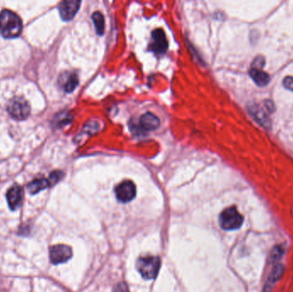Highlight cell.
<instances>
[{"instance_id": "52a82bcc", "label": "cell", "mask_w": 293, "mask_h": 292, "mask_svg": "<svg viewBox=\"0 0 293 292\" xmlns=\"http://www.w3.org/2000/svg\"><path fill=\"white\" fill-rule=\"evenodd\" d=\"M72 257L70 247L64 244H58L50 248V260L54 265L64 263Z\"/></svg>"}, {"instance_id": "5bb4252c", "label": "cell", "mask_w": 293, "mask_h": 292, "mask_svg": "<svg viewBox=\"0 0 293 292\" xmlns=\"http://www.w3.org/2000/svg\"><path fill=\"white\" fill-rule=\"evenodd\" d=\"M249 75L254 80V83L260 87H264L269 83V75L262 70L251 68L249 70Z\"/></svg>"}, {"instance_id": "44dd1931", "label": "cell", "mask_w": 293, "mask_h": 292, "mask_svg": "<svg viewBox=\"0 0 293 292\" xmlns=\"http://www.w3.org/2000/svg\"><path fill=\"white\" fill-rule=\"evenodd\" d=\"M283 84L285 88L293 91V77L291 76H286L283 81Z\"/></svg>"}, {"instance_id": "8fae6325", "label": "cell", "mask_w": 293, "mask_h": 292, "mask_svg": "<svg viewBox=\"0 0 293 292\" xmlns=\"http://www.w3.org/2000/svg\"><path fill=\"white\" fill-rule=\"evenodd\" d=\"M159 119L151 112H146L140 118L139 128L141 131H153L159 126Z\"/></svg>"}, {"instance_id": "d6986e66", "label": "cell", "mask_w": 293, "mask_h": 292, "mask_svg": "<svg viewBox=\"0 0 293 292\" xmlns=\"http://www.w3.org/2000/svg\"><path fill=\"white\" fill-rule=\"evenodd\" d=\"M99 129H100L99 124L96 123V122L93 121V120H91L90 123L88 122V123L85 124L84 130H86V132H88L89 134H94L95 132H97Z\"/></svg>"}, {"instance_id": "3957f363", "label": "cell", "mask_w": 293, "mask_h": 292, "mask_svg": "<svg viewBox=\"0 0 293 292\" xmlns=\"http://www.w3.org/2000/svg\"><path fill=\"white\" fill-rule=\"evenodd\" d=\"M218 221L223 230H234L241 227L244 218L239 213L236 207H231L222 211Z\"/></svg>"}, {"instance_id": "7c38bea8", "label": "cell", "mask_w": 293, "mask_h": 292, "mask_svg": "<svg viewBox=\"0 0 293 292\" xmlns=\"http://www.w3.org/2000/svg\"><path fill=\"white\" fill-rule=\"evenodd\" d=\"M284 271H285V266H283L282 264H275L265 284L264 292H271L275 283L280 280V278L282 277Z\"/></svg>"}, {"instance_id": "7a4b0ae2", "label": "cell", "mask_w": 293, "mask_h": 292, "mask_svg": "<svg viewBox=\"0 0 293 292\" xmlns=\"http://www.w3.org/2000/svg\"><path fill=\"white\" fill-rule=\"evenodd\" d=\"M160 267V260L157 256H143L136 261V268L141 277L146 280L156 278Z\"/></svg>"}, {"instance_id": "ba28073f", "label": "cell", "mask_w": 293, "mask_h": 292, "mask_svg": "<svg viewBox=\"0 0 293 292\" xmlns=\"http://www.w3.org/2000/svg\"><path fill=\"white\" fill-rule=\"evenodd\" d=\"M80 6L81 2L77 0H67L60 3L59 11L61 18L65 22L70 21L79 11Z\"/></svg>"}, {"instance_id": "4fadbf2b", "label": "cell", "mask_w": 293, "mask_h": 292, "mask_svg": "<svg viewBox=\"0 0 293 292\" xmlns=\"http://www.w3.org/2000/svg\"><path fill=\"white\" fill-rule=\"evenodd\" d=\"M78 82L79 80L77 74L73 72H65L59 79V83L61 84L62 88L66 93L73 92L78 85Z\"/></svg>"}, {"instance_id": "277c9868", "label": "cell", "mask_w": 293, "mask_h": 292, "mask_svg": "<svg viewBox=\"0 0 293 292\" xmlns=\"http://www.w3.org/2000/svg\"><path fill=\"white\" fill-rule=\"evenodd\" d=\"M7 111L16 120H23L30 114V106L25 99L15 97L9 102Z\"/></svg>"}, {"instance_id": "2e32d148", "label": "cell", "mask_w": 293, "mask_h": 292, "mask_svg": "<svg viewBox=\"0 0 293 292\" xmlns=\"http://www.w3.org/2000/svg\"><path fill=\"white\" fill-rule=\"evenodd\" d=\"M92 20L98 35H102L105 32V19L102 14L99 11H95L92 15Z\"/></svg>"}, {"instance_id": "9c48e42d", "label": "cell", "mask_w": 293, "mask_h": 292, "mask_svg": "<svg viewBox=\"0 0 293 292\" xmlns=\"http://www.w3.org/2000/svg\"><path fill=\"white\" fill-rule=\"evenodd\" d=\"M249 115L255 120V121L262 125L265 129H270L271 127V120L268 118L267 111L262 109L261 106L257 104H250L247 106Z\"/></svg>"}, {"instance_id": "ffe728a7", "label": "cell", "mask_w": 293, "mask_h": 292, "mask_svg": "<svg viewBox=\"0 0 293 292\" xmlns=\"http://www.w3.org/2000/svg\"><path fill=\"white\" fill-rule=\"evenodd\" d=\"M265 65L264 57L262 56H258V57L254 59V61L252 63V68L254 69H258V70H262V68Z\"/></svg>"}, {"instance_id": "6da1fadb", "label": "cell", "mask_w": 293, "mask_h": 292, "mask_svg": "<svg viewBox=\"0 0 293 292\" xmlns=\"http://www.w3.org/2000/svg\"><path fill=\"white\" fill-rule=\"evenodd\" d=\"M23 23L20 17L9 10L0 12V34L7 39H14L20 35Z\"/></svg>"}, {"instance_id": "7402d4cb", "label": "cell", "mask_w": 293, "mask_h": 292, "mask_svg": "<svg viewBox=\"0 0 293 292\" xmlns=\"http://www.w3.org/2000/svg\"><path fill=\"white\" fill-rule=\"evenodd\" d=\"M116 292H129L128 287L125 284H118L116 288Z\"/></svg>"}, {"instance_id": "9a60e30c", "label": "cell", "mask_w": 293, "mask_h": 292, "mask_svg": "<svg viewBox=\"0 0 293 292\" xmlns=\"http://www.w3.org/2000/svg\"><path fill=\"white\" fill-rule=\"evenodd\" d=\"M48 186H50L48 179H36L28 184V190L30 194H37L41 190H43V189H46Z\"/></svg>"}, {"instance_id": "30bf717a", "label": "cell", "mask_w": 293, "mask_h": 292, "mask_svg": "<svg viewBox=\"0 0 293 292\" xmlns=\"http://www.w3.org/2000/svg\"><path fill=\"white\" fill-rule=\"evenodd\" d=\"M6 197H7L8 204L10 209H17L23 201V188L19 185H14L8 190Z\"/></svg>"}, {"instance_id": "e0dca14e", "label": "cell", "mask_w": 293, "mask_h": 292, "mask_svg": "<svg viewBox=\"0 0 293 292\" xmlns=\"http://www.w3.org/2000/svg\"><path fill=\"white\" fill-rule=\"evenodd\" d=\"M283 254H284V248L280 245L275 246L270 253V261L272 263H274L282 257Z\"/></svg>"}, {"instance_id": "5b68a950", "label": "cell", "mask_w": 293, "mask_h": 292, "mask_svg": "<svg viewBox=\"0 0 293 292\" xmlns=\"http://www.w3.org/2000/svg\"><path fill=\"white\" fill-rule=\"evenodd\" d=\"M168 48V42L164 32L161 29H154L152 33L151 43L149 49L157 55L166 53Z\"/></svg>"}, {"instance_id": "8992f818", "label": "cell", "mask_w": 293, "mask_h": 292, "mask_svg": "<svg viewBox=\"0 0 293 292\" xmlns=\"http://www.w3.org/2000/svg\"><path fill=\"white\" fill-rule=\"evenodd\" d=\"M116 197L119 202L127 203L135 198L136 194V185L133 182L123 181L115 189Z\"/></svg>"}, {"instance_id": "603a6c76", "label": "cell", "mask_w": 293, "mask_h": 292, "mask_svg": "<svg viewBox=\"0 0 293 292\" xmlns=\"http://www.w3.org/2000/svg\"><path fill=\"white\" fill-rule=\"evenodd\" d=\"M265 106H266V108L267 109V111H274V107H273V103H272L271 101H266V103H265Z\"/></svg>"}, {"instance_id": "ac0fdd59", "label": "cell", "mask_w": 293, "mask_h": 292, "mask_svg": "<svg viewBox=\"0 0 293 292\" xmlns=\"http://www.w3.org/2000/svg\"><path fill=\"white\" fill-rule=\"evenodd\" d=\"M64 177V173L62 171H55L53 172H51V175L49 177V184H50V186L51 185H54V184H57L58 182L61 180L62 178Z\"/></svg>"}]
</instances>
